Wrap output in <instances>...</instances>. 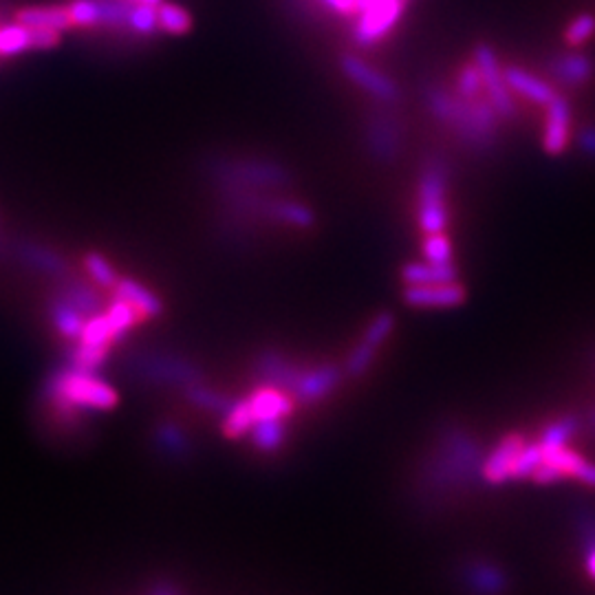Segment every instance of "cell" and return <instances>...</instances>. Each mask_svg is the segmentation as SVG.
I'll use <instances>...</instances> for the list:
<instances>
[{"label":"cell","instance_id":"obj_1","mask_svg":"<svg viewBox=\"0 0 595 595\" xmlns=\"http://www.w3.org/2000/svg\"><path fill=\"white\" fill-rule=\"evenodd\" d=\"M483 446L474 432L450 426L441 430L435 446L426 454L415 481V499L421 505H437L481 479Z\"/></svg>","mask_w":595,"mask_h":595},{"label":"cell","instance_id":"obj_2","mask_svg":"<svg viewBox=\"0 0 595 595\" xmlns=\"http://www.w3.org/2000/svg\"><path fill=\"white\" fill-rule=\"evenodd\" d=\"M426 111L439 124L452 128L465 146L474 150H488L496 142V124L499 113L494 111L488 97H461L457 91H448L446 86L428 82L424 89Z\"/></svg>","mask_w":595,"mask_h":595},{"label":"cell","instance_id":"obj_3","mask_svg":"<svg viewBox=\"0 0 595 595\" xmlns=\"http://www.w3.org/2000/svg\"><path fill=\"white\" fill-rule=\"evenodd\" d=\"M45 399L51 404L53 415L64 424L75 426L86 413H102L117 404V393L91 371L69 369L58 371L45 388Z\"/></svg>","mask_w":595,"mask_h":595},{"label":"cell","instance_id":"obj_4","mask_svg":"<svg viewBox=\"0 0 595 595\" xmlns=\"http://www.w3.org/2000/svg\"><path fill=\"white\" fill-rule=\"evenodd\" d=\"M448 166L441 157H428L421 166L417 188V221L421 232L439 234L448 227Z\"/></svg>","mask_w":595,"mask_h":595},{"label":"cell","instance_id":"obj_5","mask_svg":"<svg viewBox=\"0 0 595 595\" xmlns=\"http://www.w3.org/2000/svg\"><path fill=\"white\" fill-rule=\"evenodd\" d=\"M214 172L221 179V186L247 188V190H283L289 188L291 172L287 166L272 159L250 157V159H227L214 166Z\"/></svg>","mask_w":595,"mask_h":595},{"label":"cell","instance_id":"obj_6","mask_svg":"<svg viewBox=\"0 0 595 595\" xmlns=\"http://www.w3.org/2000/svg\"><path fill=\"white\" fill-rule=\"evenodd\" d=\"M408 0H357L351 38L357 47H375L402 20Z\"/></svg>","mask_w":595,"mask_h":595},{"label":"cell","instance_id":"obj_7","mask_svg":"<svg viewBox=\"0 0 595 595\" xmlns=\"http://www.w3.org/2000/svg\"><path fill=\"white\" fill-rule=\"evenodd\" d=\"M404 139V119L393 111L391 104L380 102V106H373L364 119V142L369 155L380 164H393L402 155Z\"/></svg>","mask_w":595,"mask_h":595},{"label":"cell","instance_id":"obj_8","mask_svg":"<svg viewBox=\"0 0 595 595\" xmlns=\"http://www.w3.org/2000/svg\"><path fill=\"white\" fill-rule=\"evenodd\" d=\"M474 62L481 71V80H483V93L488 97L490 104L494 106V111L499 113L501 119H510L516 113V106L512 100V91L505 82L503 69L499 64V58L490 45H476L474 49Z\"/></svg>","mask_w":595,"mask_h":595},{"label":"cell","instance_id":"obj_9","mask_svg":"<svg viewBox=\"0 0 595 595\" xmlns=\"http://www.w3.org/2000/svg\"><path fill=\"white\" fill-rule=\"evenodd\" d=\"M395 329V316L391 311H380L366 327L360 342L355 344V349L346 357L344 371L351 377H362L371 369L377 351L382 349V344L388 340V335Z\"/></svg>","mask_w":595,"mask_h":595},{"label":"cell","instance_id":"obj_10","mask_svg":"<svg viewBox=\"0 0 595 595\" xmlns=\"http://www.w3.org/2000/svg\"><path fill=\"white\" fill-rule=\"evenodd\" d=\"M340 69L346 78H349L355 86H360L364 93L375 97L377 102H384V104L399 102L402 91H399L397 82L393 78H388V75L382 73L380 69L371 67V64L364 62L362 58L353 56V53H344L340 58Z\"/></svg>","mask_w":595,"mask_h":595},{"label":"cell","instance_id":"obj_11","mask_svg":"<svg viewBox=\"0 0 595 595\" xmlns=\"http://www.w3.org/2000/svg\"><path fill=\"white\" fill-rule=\"evenodd\" d=\"M139 373L146 380H153L157 384H170V386H188L192 382L203 380L201 371L188 360H181L177 355L155 353L146 355L139 360Z\"/></svg>","mask_w":595,"mask_h":595},{"label":"cell","instance_id":"obj_12","mask_svg":"<svg viewBox=\"0 0 595 595\" xmlns=\"http://www.w3.org/2000/svg\"><path fill=\"white\" fill-rule=\"evenodd\" d=\"M461 582L472 595H503L510 589V576L503 567L485 558H470L461 565Z\"/></svg>","mask_w":595,"mask_h":595},{"label":"cell","instance_id":"obj_13","mask_svg":"<svg viewBox=\"0 0 595 595\" xmlns=\"http://www.w3.org/2000/svg\"><path fill=\"white\" fill-rule=\"evenodd\" d=\"M342 380V371L335 364H320L313 369H302L298 382L291 391V397L296 399V404L311 406L320 402V399L329 397Z\"/></svg>","mask_w":595,"mask_h":595},{"label":"cell","instance_id":"obj_14","mask_svg":"<svg viewBox=\"0 0 595 595\" xmlns=\"http://www.w3.org/2000/svg\"><path fill=\"white\" fill-rule=\"evenodd\" d=\"M468 298V291L457 280L435 285H406L404 302L417 309H452L459 307Z\"/></svg>","mask_w":595,"mask_h":595},{"label":"cell","instance_id":"obj_15","mask_svg":"<svg viewBox=\"0 0 595 595\" xmlns=\"http://www.w3.org/2000/svg\"><path fill=\"white\" fill-rule=\"evenodd\" d=\"M254 373L263 384L276 386L280 391L291 395L302 373V366H298L294 360H289L287 355H283L276 349H267L256 357Z\"/></svg>","mask_w":595,"mask_h":595},{"label":"cell","instance_id":"obj_16","mask_svg":"<svg viewBox=\"0 0 595 595\" xmlns=\"http://www.w3.org/2000/svg\"><path fill=\"white\" fill-rule=\"evenodd\" d=\"M547 119L543 133V148L547 155H562L567 150L571 135V106L565 95H554L551 102L545 104Z\"/></svg>","mask_w":595,"mask_h":595},{"label":"cell","instance_id":"obj_17","mask_svg":"<svg viewBox=\"0 0 595 595\" xmlns=\"http://www.w3.org/2000/svg\"><path fill=\"white\" fill-rule=\"evenodd\" d=\"M525 439L521 435H507L503 437L496 448L483 459L481 479L490 485H503L512 481V465L518 457V452L525 446Z\"/></svg>","mask_w":595,"mask_h":595},{"label":"cell","instance_id":"obj_18","mask_svg":"<svg viewBox=\"0 0 595 595\" xmlns=\"http://www.w3.org/2000/svg\"><path fill=\"white\" fill-rule=\"evenodd\" d=\"M250 402L254 421L258 419H285L291 413H294L296 399L289 393L280 391L276 386H261L258 391L252 393V397H247Z\"/></svg>","mask_w":595,"mask_h":595},{"label":"cell","instance_id":"obj_19","mask_svg":"<svg viewBox=\"0 0 595 595\" xmlns=\"http://www.w3.org/2000/svg\"><path fill=\"white\" fill-rule=\"evenodd\" d=\"M263 216L269 221L296 227V230H309V227L316 225V212H313L307 203L294 199L269 197L265 201Z\"/></svg>","mask_w":595,"mask_h":595},{"label":"cell","instance_id":"obj_20","mask_svg":"<svg viewBox=\"0 0 595 595\" xmlns=\"http://www.w3.org/2000/svg\"><path fill=\"white\" fill-rule=\"evenodd\" d=\"M595 67L589 56L584 53H556L554 58L549 60V73L551 78L558 80L565 86H582L584 82L591 80Z\"/></svg>","mask_w":595,"mask_h":595},{"label":"cell","instance_id":"obj_21","mask_svg":"<svg viewBox=\"0 0 595 595\" xmlns=\"http://www.w3.org/2000/svg\"><path fill=\"white\" fill-rule=\"evenodd\" d=\"M503 75H505L507 86H510V91L523 95L525 100L534 102V104L545 106L551 102V97L556 95L554 86L521 67H505Z\"/></svg>","mask_w":595,"mask_h":595},{"label":"cell","instance_id":"obj_22","mask_svg":"<svg viewBox=\"0 0 595 595\" xmlns=\"http://www.w3.org/2000/svg\"><path fill=\"white\" fill-rule=\"evenodd\" d=\"M402 280L406 285H435L457 280L454 263H408L402 267Z\"/></svg>","mask_w":595,"mask_h":595},{"label":"cell","instance_id":"obj_23","mask_svg":"<svg viewBox=\"0 0 595 595\" xmlns=\"http://www.w3.org/2000/svg\"><path fill=\"white\" fill-rule=\"evenodd\" d=\"M113 289H115L117 298L126 300L128 305H133L137 309V313L142 316V320L155 318L161 313V300L155 294H150L146 287L133 283V280H128V278L117 280Z\"/></svg>","mask_w":595,"mask_h":595},{"label":"cell","instance_id":"obj_24","mask_svg":"<svg viewBox=\"0 0 595 595\" xmlns=\"http://www.w3.org/2000/svg\"><path fill=\"white\" fill-rule=\"evenodd\" d=\"M16 23L25 27H53L64 31L73 25V18L69 14V7H38V9H23L16 14Z\"/></svg>","mask_w":595,"mask_h":595},{"label":"cell","instance_id":"obj_25","mask_svg":"<svg viewBox=\"0 0 595 595\" xmlns=\"http://www.w3.org/2000/svg\"><path fill=\"white\" fill-rule=\"evenodd\" d=\"M183 395H186L190 402L201 408V410H208V413H214V415H225L227 410H230V406L234 404L232 397H227L219 391H214V388H210L208 384H203V380L199 382H192L188 386H183Z\"/></svg>","mask_w":595,"mask_h":595},{"label":"cell","instance_id":"obj_26","mask_svg":"<svg viewBox=\"0 0 595 595\" xmlns=\"http://www.w3.org/2000/svg\"><path fill=\"white\" fill-rule=\"evenodd\" d=\"M247 435L252 437L254 446L263 452H274L285 443L287 428L283 419H258Z\"/></svg>","mask_w":595,"mask_h":595},{"label":"cell","instance_id":"obj_27","mask_svg":"<svg viewBox=\"0 0 595 595\" xmlns=\"http://www.w3.org/2000/svg\"><path fill=\"white\" fill-rule=\"evenodd\" d=\"M155 441H157V448L170 454L172 459L188 457V454L192 452V443H190L188 435L177 424H172V421H164V424H159V428L155 430Z\"/></svg>","mask_w":595,"mask_h":595},{"label":"cell","instance_id":"obj_28","mask_svg":"<svg viewBox=\"0 0 595 595\" xmlns=\"http://www.w3.org/2000/svg\"><path fill=\"white\" fill-rule=\"evenodd\" d=\"M51 318H53V324H56V329L64 335V338H67V340H78L80 338L86 318L82 316L80 311H75L67 300H62L60 296L53 300Z\"/></svg>","mask_w":595,"mask_h":595},{"label":"cell","instance_id":"obj_29","mask_svg":"<svg viewBox=\"0 0 595 595\" xmlns=\"http://www.w3.org/2000/svg\"><path fill=\"white\" fill-rule=\"evenodd\" d=\"M254 426V415L247 399H238L230 406V410L223 415V435L230 439H238L250 432Z\"/></svg>","mask_w":595,"mask_h":595},{"label":"cell","instance_id":"obj_30","mask_svg":"<svg viewBox=\"0 0 595 595\" xmlns=\"http://www.w3.org/2000/svg\"><path fill=\"white\" fill-rule=\"evenodd\" d=\"M108 349H111L108 344H84V342H80L71 349L69 364L78 371L95 373V369H100V366L106 362Z\"/></svg>","mask_w":595,"mask_h":595},{"label":"cell","instance_id":"obj_31","mask_svg":"<svg viewBox=\"0 0 595 595\" xmlns=\"http://www.w3.org/2000/svg\"><path fill=\"white\" fill-rule=\"evenodd\" d=\"M157 20H159V29L166 31V34H172V36L188 34V31L192 29V16L179 5L159 3L157 5Z\"/></svg>","mask_w":595,"mask_h":595},{"label":"cell","instance_id":"obj_32","mask_svg":"<svg viewBox=\"0 0 595 595\" xmlns=\"http://www.w3.org/2000/svg\"><path fill=\"white\" fill-rule=\"evenodd\" d=\"M578 428H580L578 417H573V415L562 417V419L554 421V424H551V426L543 432V439H540V446H543L545 450L567 446L569 439L578 432Z\"/></svg>","mask_w":595,"mask_h":595},{"label":"cell","instance_id":"obj_33","mask_svg":"<svg viewBox=\"0 0 595 595\" xmlns=\"http://www.w3.org/2000/svg\"><path fill=\"white\" fill-rule=\"evenodd\" d=\"M540 463H543V446H540V441L525 443L512 465V479L514 481L532 479V474L538 470Z\"/></svg>","mask_w":595,"mask_h":595},{"label":"cell","instance_id":"obj_34","mask_svg":"<svg viewBox=\"0 0 595 595\" xmlns=\"http://www.w3.org/2000/svg\"><path fill=\"white\" fill-rule=\"evenodd\" d=\"M31 47V38H29V27L25 25H9L5 29H0V56H14V53H20Z\"/></svg>","mask_w":595,"mask_h":595},{"label":"cell","instance_id":"obj_35","mask_svg":"<svg viewBox=\"0 0 595 595\" xmlns=\"http://www.w3.org/2000/svg\"><path fill=\"white\" fill-rule=\"evenodd\" d=\"M128 23L135 31H139L142 36H150L159 31V20H157V5H148V3H139L131 14H128Z\"/></svg>","mask_w":595,"mask_h":595},{"label":"cell","instance_id":"obj_36","mask_svg":"<svg viewBox=\"0 0 595 595\" xmlns=\"http://www.w3.org/2000/svg\"><path fill=\"white\" fill-rule=\"evenodd\" d=\"M595 34V16L580 14L569 23L565 31V40L569 47H580Z\"/></svg>","mask_w":595,"mask_h":595},{"label":"cell","instance_id":"obj_37","mask_svg":"<svg viewBox=\"0 0 595 595\" xmlns=\"http://www.w3.org/2000/svg\"><path fill=\"white\" fill-rule=\"evenodd\" d=\"M424 256L430 263H452V243L450 238L439 234H428L424 241Z\"/></svg>","mask_w":595,"mask_h":595},{"label":"cell","instance_id":"obj_38","mask_svg":"<svg viewBox=\"0 0 595 595\" xmlns=\"http://www.w3.org/2000/svg\"><path fill=\"white\" fill-rule=\"evenodd\" d=\"M457 93L461 97H468V100L483 95V80H481V71H479V67H476V62L465 64V67L461 69L459 82H457Z\"/></svg>","mask_w":595,"mask_h":595},{"label":"cell","instance_id":"obj_39","mask_svg":"<svg viewBox=\"0 0 595 595\" xmlns=\"http://www.w3.org/2000/svg\"><path fill=\"white\" fill-rule=\"evenodd\" d=\"M69 14L73 18V25L78 27H89L100 23L102 18V7L95 3V0H75L69 5Z\"/></svg>","mask_w":595,"mask_h":595},{"label":"cell","instance_id":"obj_40","mask_svg":"<svg viewBox=\"0 0 595 595\" xmlns=\"http://www.w3.org/2000/svg\"><path fill=\"white\" fill-rule=\"evenodd\" d=\"M84 265H86V272H89L91 278L97 280V283L104 285V287H115L117 274H115V269L106 263L104 256L89 254V256H86Z\"/></svg>","mask_w":595,"mask_h":595},{"label":"cell","instance_id":"obj_41","mask_svg":"<svg viewBox=\"0 0 595 595\" xmlns=\"http://www.w3.org/2000/svg\"><path fill=\"white\" fill-rule=\"evenodd\" d=\"M300 5L316 7L318 12H327L335 16H353L357 0H300Z\"/></svg>","mask_w":595,"mask_h":595},{"label":"cell","instance_id":"obj_42","mask_svg":"<svg viewBox=\"0 0 595 595\" xmlns=\"http://www.w3.org/2000/svg\"><path fill=\"white\" fill-rule=\"evenodd\" d=\"M578 532L584 547V554L595 549V512L593 510H582L578 516Z\"/></svg>","mask_w":595,"mask_h":595},{"label":"cell","instance_id":"obj_43","mask_svg":"<svg viewBox=\"0 0 595 595\" xmlns=\"http://www.w3.org/2000/svg\"><path fill=\"white\" fill-rule=\"evenodd\" d=\"M31 47L36 49H51L60 42V31L53 27H29Z\"/></svg>","mask_w":595,"mask_h":595},{"label":"cell","instance_id":"obj_44","mask_svg":"<svg viewBox=\"0 0 595 595\" xmlns=\"http://www.w3.org/2000/svg\"><path fill=\"white\" fill-rule=\"evenodd\" d=\"M578 146L587 157L595 159V126H584L578 133Z\"/></svg>","mask_w":595,"mask_h":595},{"label":"cell","instance_id":"obj_45","mask_svg":"<svg viewBox=\"0 0 595 595\" xmlns=\"http://www.w3.org/2000/svg\"><path fill=\"white\" fill-rule=\"evenodd\" d=\"M578 481H582L584 485H589V488H595V463H584L582 472L578 474Z\"/></svg>","mask_w":595,"mask_h":595},{"label":"cell","instance_id":"obj_46","mask_svg":"<svg viewBox=\"0 0 595 595\" xmlns=\"http://www.w3.org/2000/svg\"><path fill=\"white\" fill-rule=\"evenodd\" d=\"M148 595H181L179 593V589L175 587V584H170V582H159L157 587L150 591Z\"/></svg>","mask_w":595,"mask_h":595},{"label":"cell","instance_id":"obj_47","mask_svg":"<svg viewBox=\"0 0 595 595\" xmlns=\"http://www.w3.org/2000/svg\"><path fill=\"white\" fill-rule=\"evenodd\" d=\"M584 556H587V558H584V567H587L589 576L595 580V549L587 551V554H584Z\"/></svg>","mask_w":595,"mask_h":595},{"label":"cell","instance_id":"obj_48","mask_svg":"<svg viewBox=\"0 0 595 595\" xmlns=\"http://www.w3.org/2000/svg\"><path fill=\"white\" fill-rule=\"evenodd\" d=\"M139 3H148V5H159V0H139Z\"/></svg>","mask_w":595,"mask_h":595},{"label":"cell","instance_id":"obj_49","mask_svg":"<svg viewBox=\"0 0 595 595\" xmlns=\"http://www.w3.org/2000/svg\"><path fill=\"white\" fill-rule=\"evenodd\" d=\"M591 419H593V426H595V413H593V417H591Z\"/></svg>","mask_w":595,"mask_h":595}]
</instances>
